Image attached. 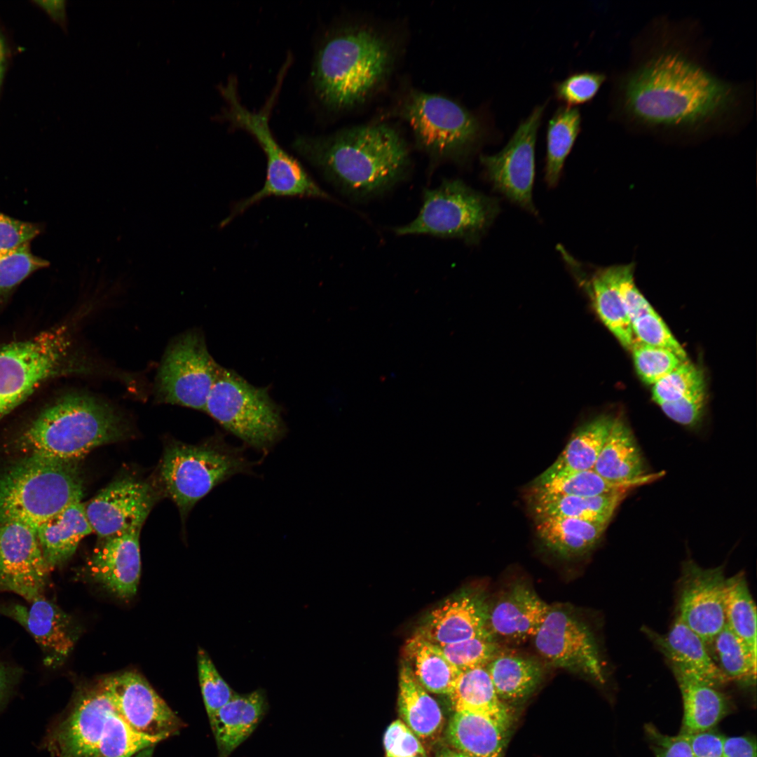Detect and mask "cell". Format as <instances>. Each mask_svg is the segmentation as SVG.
Instances as JSON below:
<instances>
[{
    "label": "cell",
    "instance_id": "obj_1",
    "mask_svg": "<svg viewBox=\"0 0 757 757\" xmlns=\"http://www.w3.org/2000/svg\"><path fill=\"white\" fill-rule=\"evenodd\" d=\"M622 111L650 126L696 128L727 115L735 107L734 86L681 53H661L620 83Z\"/></svg>",
    "mask_w": 757,
    "mask_h": 757
},
{
    "label": "cell",
    "instance_id": "obj_2",
    "mask_svg": "<svg viewBox=\"0 0 757 757\" xmlns=\"http://www.w3.org/2000/svg\"><path fill=\"white\" fill-rule=\"evenodd\" d=\"M292 148L348 198L381 196L408 176L411 159L397 130L384 123L343 129L320 137L299 136Z\"/></svg>",
    "mask_w": 757,
    "mask_h": 757
},
{
    "label": "cell",
    "instance_id": "obj_3",
    "mask_svg": "<svg viewBox=\"0 0 757 757\" xmlns=\"http://www.w3.org/2000/svg\"><path fill=\"white\" fill-rule=\"evenodd\" d=\"M394 58L393 44L375 29L366 25L340 29L316 54L312 71L315 95L331 110L357 107L386 81Z\"/></svg>",
    "mask_w": 757,
    "mask_h": 757
},
{
    "label": "cell",
    "instance_id": "obj_4",
    "mask_svg": "<svg viewBox=\"0 0 757 757\" xmlns=\"http://www.w3.org/2000/svg\"><path fill=\"white\" fill-rule=\"evenodd\" d=\"M126 432L123 419L110 405L74 393L45 409L16 443L26 456L78 462L93 449L123 439Z\"/></svg>",
    "mask_w": 757,
    "mask_h": 757
},
{
    "label": "cell",
    "instance_id": "obj_5",
    "mask_svg": "<svg viewBox=\"0 0 757 757\" xmlns=\"http://www.w3.org/2000/svg\"><path fill=\"white\" fill-rule=\"evenodd\" d=\"M83 496L78 462L25 456L0 474V522L17 521L36 529Z\"/></svg>",
    "mask_w": 757,
    "mask_h": 757
},
{
    "label": "cell",
    "instance_id": "obj_6",
    "mask_svg": "<svg viewBox=\"0 0 757 757\" xmlns=\"http://www.w3.org/2000/svg\"><path fill=\"white\" fill-rule=\"evenodd\" d=\"M418 147L433 163L465 161L496 128L487 112L470 111L446 97L411 90L401 106Z\"/></svg>",
    "mask_w": 757,
    "mask_h": 757
},
{
    "label": "cell",
    "instance_id": "obj_7",
    "mask_svg": "<svg viewBox=\"0 0 757 757\" xmlns=\"http://www.w3.org/2000/svg\"><path fill=\"white\" fill-rule=\"evenodd\" d=\"M236 86L235 79H230L225 86H220L221 94L227 103L224 118L235 127L247 131L259 144L266 157V178L259 191L233 206L231 213L221 222L220 226H226L252 205L271 196L336 201L273 137L269 127L268 114L275 95L261 110L251 111L240 103Z\"/></svg>",
    "mask_w": 757,
    "mask_h": 757
},
{
    "label": "cell",
    "instance_id": "obj_8",
    "mask_svg": "<svg viewBox=\"0 0 757 757\" xmlns=\"http://www.w3.org/2000/svg\"><path fill=\"white\" fill-rule=\"evenodd\" d=\"M498 201L458 179L425 189L417 216L393 228L397 236L426 235L477 244L499 212Z\"/></svg>",
    "mask_w": 757,
    "mask_h": 757
},
{
    "label": "cell",
    "instance_id": "obj_9",
    "mask_svg": "<svg viewBox=\"0 0 757 757\" xmlns=\"http://www.w3.org/2000/svg\"><path fill=\"white\" fill-rule=\"evenodd\" d=\"M252 465L240 449L217 438L200 445L172 444L163 454L161 473L168 495L186 516L216 486L248 472Z\"/></svg>",
    "mask_w": 757,
    "mask_h": 757
},
{
    "label": "cell",
    "instance_id": "obj_10",
    "mask_svg": "<svg viewBox=\"0 0 757 757\" xmlns=\"http://www.w3.org/2000/svg\"><path fill=\"white\" fill-rule=\"evenodd\" d=\"M205 411L251 446L266 449L284 435L280 411L267 388L250 384L233 370L219 367Z\"/></svg>",
    "mask_w": 757,
    "mask_h": 757
},
{
    "label": "cell",
    "instance_id": "obj_11",
    "mask_svg": "<svg viewBox=\"0 0 757 757\" xmlns=\"http://www.w3.org/2000/svg\"><path fill=\"white\" fill-rule=\"evenodd\" d=\"M65 327L0 347V419L47 380L70 370Z\"/></svg>",
    "mask_w": 757,
    "mask_h": 757
},
{
    "label": "cell",
    "instance_id": "obj_12",
    "mask_svg": "<svg viewBox=\"0 0 757 757\" xmlns=\"http://www.w3.org/2000/svg\"><path fill=\"white\" fill-rule=\"evenodd\" d=\"M219 367L200 332L184 333L163 357L157 375V397L166 403L205 411Z\"/></svg>",
    "mask_w": 757,
    "mask_h": 757
},
{
    "label": "cell",
    "instance_id": "obj_13",
    "mask_svg": "<svg viewBox=\"0 0 757 757\" xmlns=\"http://www.w3.org/2000/svg\"><path fill=\"white\" fill-rule=\"evenodd\" d=\"M533 639L536 650L550 664L605 682L604 666L593 632L568 606H550Z\"/></svg>",
    "mask_w": 757,
    "mask_h": 757
},
{
    "label": "cell",
    "instance_id": "obj_14",
    "mask_svg": "<svg viewBox=\"0 0 757 757\" xmlns=\"http://www.w3.org/2000/svg\"><path fill=\"white\" fill-rule=\"evenodd\" d=\"M547 101L533 107L517 125L499 152L481 155L486 177L493 188L510 201L536 214L533 201L535 152L538 132Z\"/></svg>",
    "mask_w": 757,
    "mask_h": 757
},
{
    "label": "cell",
    "instance_id": "obj_15",
    "mask_svg": "<svg viewBox=\"0 0 757 757\" xmlns=\"http://www.w3.org/2000/svg\"><path fill=\"white\" fill-rule=\"evenodd\" d=\"M114 711L101 682L79 688L42 742L50 757H96L106 721Z\"/></svg>",
    "mask_w": 757,
    "mask_h": 757
},
{
    "label": "cell",
    "instance_id": "obj_16",
    "mask_svg": "<svg viewBox=\"0 0 757 757\" xmlns=\"http://www.w3.org/2000/svg\"><path fill=\"white\" fill-rule=\"evenodd\" d=\"M727 579L722 566L704 568L693 560L683 566L677 618L707 646L725 626Z\"/></svg>",
    "mask_w": 757,
    "mask_h": 757
},
{
    "label": "cell",
    "instance_id": "obj_17",
    "mask_svg": "<svg viewBox=\"0 0 757 757\" xmlns=\"http://www.w3.org/2000/svg\"><path fill=\"white\" fill-rule=\"evenodd\" d=\"M50 572L36 529L17 521L0 522V591L28 602L43 596Z\"/></svg>",
    "mask_w": 757,
    "mask_h": 757
},
{
    "label": "cell",
    "instance_id": "obj_18",
    "mask_svg": "<svg viewBox=\"0 0 757 757\" xmlns=\"http://www.w3.org/2000/svg\"><path fill=\"white\" fill-rule=\"evenodd\" d=\"M100 682L115 711L136 731L163 740L182 728L179 718L140 674L125 671Z\"/></svg>",
    "mask_w": 757,
    "mask_h": 757
},
{
    "label": "cell",
    "instance_id": "obj_19",
    "mask_svg": "<svg viewBox=\"0 0 757 757\" xmlns=\"http://www.w3.org/2000/svg\"><path fill=\"white\" fill-rule=\"evenodd\" d=\"M154 503L151 486L131 477L110 483L85 504L93 531L104 539L142 528Z\"/></svg>",
    "mask_w": 757,
    "mask_h": 757
},
{
    "label": "cell",
    "instance_id": "obj_20",
    "mask_svg": "<svg viewBox=\"0 0 757 757\" xmlns=\"http://www.w3.org/2000/svg\"><path fill=\"white\" fill-rule=\"evenodd\" d=\"M29 603V606L0 603V613L25 628L39 646L44 664L56 668L72 651L78 627L69 615L44 596Z\"/></svg>",
    "mask_w": 757,
    "mask_h": 757
},
{
    "label": "cell",
    "instance_id": "obj_21",
    "mask_svg": "<svg viewBox=\"0 0 757 757\" xmlns=\"http://www.w3.org/2000/svg\"><path fill=\"white\" fill-rule=\"evenodd\" d=\"M550 608L527 583L514 582L489 606L486 632L499 644L525 641L536 634Z\"/></svg>",
    "mask_w": 757,
    "mask_h": 757
},
{
    "label": "cell",
    "instance_id": "obj_22",
    "mask_svg": "<svg viewBox=\"0 0 757 757\" xmlns=\"http://www.w3.org/2000/svg\"><path fill=\"white\" fill-rule=\"evenodd\" d=\"M135 528L102 539L88 562L90 578L123 599L133 596L141 574L139 533Z\"/></svg>",
    "mask_w": 757,
    "mask_h": 757
},
{
    "label": "cell",
    "instance_id": "obj_23",
    "mask_svg": "<svg viewBox=\"0 0 757 757\" xmlns=\"http://www.w3.org/2000/svg\"><path fill=\"white\" fill-rule=\"evenodd\" d=\"M489 606L482 593L465 591L433 609L416 634L436 646L489 636L486 629Z\"/></svg>",
    "mask_w": 757,
    "mask_h": 757
},
{
    "label": "cell",
    "instance_id": "obj_24",
    "mask_svg": "<svg viewBox=\"0 0 757 757\" xmlns=\"http://www.w3.org/2000/svg\"><path fill=\"white\" fill-rule=\"evenodd\" d=\"M557 249L568 268L590 295L601 320L618 341L632 349L636 341L632 321L620 294L612 266L589 271L561 245Z\"/></svg>",
    "mask_w": 757,
    "mask_h": 757
},
{
    "label": "cell",
    "instance_id": "obj_25",
    "mask_svg": "<svg viewBox=\"0 0 757 757\" xmlns=\"http://www.w3.org/2000/svg\"><path fill=\"white\" fill-rule=\"evenodd\" d=\"M670 667L694 675L719 688L728 680L720 670L706 643L678 618L663 635L644 629Z\"/></svg>",
    "mask_w": 757,
    "mask_h": 757
},
{
    "label": "cell",
    "instance_id": "obj_26",
    "mask_svg": "<svg viewBox=\"0 0 757 757\" xmlns=\"http://www.w3.org/2000/svg\"><path fill=\"white\" fill-rule=\"evenodd\" d=\"M261 690L236 695L210 720L219 757H227L253 732L264 711Z\"/></svg>",
    "mask_w": 757,
    "mask_h": 757
},
{
    "label": "cell",
    "instance_id": "obj_27",
    "mask_svg": "<svg viewBox=\"0 0 757 757\" xmlns=\"http://www.w3.org/2000/svg\"><path fill=\"white\" fill-rule=\"evenodd\" d=\"M93 532L81 500L40 524L36 534L50 571L69 559L82 539Z\"/></svg>",
    "mask_w": 757,
    "mask_h": 757
},
{
    "label": "cell",
    "instance_id": "obj_28",
    "mask_svg": "<svg viewBox=\"0 0 757 757\" xmlns=\"http://www.w3.org/2000/svg\"><path fill=\"white\" fill-rule=\"evenodd\" d=\"M671 668L683 701L681 731L690 733L714 728L728 712L725 696L708 682L681 669Z\"/></svg>",
    "mask_w": 757,
    "mask_h": 757
},
{
    "label": "cell",
    "instance_id": "obj_29",
    "mask_svg": "<svg viewBox=\"0 0 757 757\" xmlns=\"http://www.w3.org/2000/svg\"><path fill=\"white\" fill-rule=\"evenodd\" d=\"M662 472L646 475L623 483H613L594 469L540 475L532 483L529 494L590 497L613 493H629L632 489L657 480Z\"/></svg>",
    "mask_w": 757,
    "mask_h": 757
},
{
    "label": "cell",
    "instance_id": "obj_30",
    "mask_svg": "<svg viewBox=\"0 0 757 757\" xmlns=\"http://www.w3.org/2000/svg\"><path fill=\"white\" fill-rule=\"evenodd\" d=\"M538 538L550 552L564 559L589 553L600 541L606 526L573 518H534Z\"/></svg>",
    "mask_w": 757,
    "mask_h": 757
},
{
    "label": "cell",
    "instance_id": "obj_31",
    "mask_svg": "<svg viewBox=\"0 0 757 757\" xmlns=\"http://www.w3.org/2000/svg\"><path fill=\"white\" fill-rule=\"evenodd\" d=\"M593 469L613 483L629 482L648 474L633 433L621 418L615 417Z\"/></svg>",
    "mask_w": 757,
    "mask_h": 757
},
{
    "label": "cell",
    "instance_id": "obj_32",
    "mask_svg": "<svg viewBox=\"0 0 757 757\" xmlns=\"http://www.w3.org/2000/svg\"><path fill=\"white\" fill-rule=\"evenodd\" d=\"M508 725L483 714L455 711L447 737L458 751L470 757H500Z\"/></svg>",
    "mask_w": 757,
    "mask_h": 757
},
{
    "label": "cell",
    "instance_id": "obj_33",
    "mask_svg": "<svg viewBox=\"0 0 757 757\" xmlns=\"http://www.w3.org/2000/svg\"><path fill=\"white\" fill-rule=\"evenodd\" d=\"M502 701L516 702L528 697L543 679V664L536 659L501 648L486 667Z\"/></svg>",
    "mask_w": 757,
    "mask_h": 757
},
{
    "label": "cell",
    "instance_id": "obj_34",
    "mask_svg": "<svg viewBox=\"0 0 757 757\" xmlns=\"http://www.w3.org/2000/svg\"><path fill=\"white\" fill-rule=\"evenodd\" d=\"M628 493L590 497L529 494L534 518L557 517L585 520L607 527L614 512Z\"/></svg>",
    "mask_w": 757,
    "mask_h": 757
},
{
    "label": "cell",
    "instance_id": "obj_35",
    "mask_svg": "<svg viewBox=\"0 0 757 757\" xmlns=\"http://www.w3.org/2000/svg\"><path fill=\"white\" fill-rule=\"evenodd\" d=\"M398 709L403 722L421 738L432 736L441 728L443 717L438 704L421 685L406 661L400 669Z\"/></svg>",
    "mask_w": 757,
    "mask_h": 757
},
{
    "label": "cell",
    "instance_id": "obj_36",
    "mask_svg": "<svg viewBox=\"0 0 757 757\" xmlns=\"http://www.w3.org/2000/svg\"><path fill=\"white\" fill-rule=\"evenodd\" d=\"M448 695L455 711L483 714L510 723L507 709L498 696L486 667L460 671Z\"/></svg>",
    "mask_w": 757,
    "mask_h": 757
},
{
    "label": "cell",
    "instance_id": "obj_37",
    "mask_svg": "<svg viewBox=\"0 0 757 757\" xmlns=\"http://www.w3.org/2000/svg\"><path fill=\"white\" fill-rule=\"evenodd\" d=\"M614 419L612 415H600L577 428L559 456L543 474L593 469Z\"/></svg>",
    "mask_w": 757,
    "mask_h": 757
},
{
    "label": "cell",
    "instance_id": "obj_38",
    "mask_svg": "<svg viewBox=\"0 0 757 757\" xmlns=\"http://www.w3.org/2000/svg\"><path fill=\"white\" fill-rule=\"evenodd\" d=\"M404 654L406 662L425 690L436 694L449 693L460 671L437 646L414 634L405 644Z\"/></svg>",
    "mask_w": 757,
    "mask_h": 757
},
{
    "label": "cell",
    "instance_id": "obj_39",
    "mask_svg": "<svg viewBox=\"0 0 757 757\" xmlns=\"http://www.w3.org/2000/svg\"><path fill=\"white\" fill-rule=\"evenodd\" d=\"M579 108L560 105L546 128L545 180L550 188L558 184L565 161L582 129Z\"/></svg>",
    "mask_w": 757,
    "mask_h": 757
},
{
    "label": "cell",
    "instance_id": "obj_40",
    "mask_svg": "<svg viewBox=\"0 0 757 757\" xmlns=\"http://www.w3.org/2000/svg\"><path fill=\"white\" fill-rule=\"evenodd\" d=\"M725 626L757 654L756 608L743 573L727 579Z\"/></svg>",
    "mask_w": 757,
    "mask_h": 757
},
{
    "label": "cell",
    "instance_id": "obj_41",
    "mask_svg": "<svg viewBox=\"0 0 757 757\" xmlns=\"http://www.w3.org/2000/svg\"><path fill=\"white\" fill-rule=\"evenodd\" d=\"M707 646H712L711 657L728 681L755 683L757 654L726 626Z\"/></svg>",
    "mask_w": 757,
    "mask_h": 757
},
{
    "label": "cell",
    "instance_id": "obj_42",
    "mask_svg": "<svg viewBox=\"0 0 757 757\" xmlns=\"http://www.w3.org/2000/svg\"><path fill=\"white\" fill-rule=\"evenodd\" d=\"M162 740L136 731L114 710L106 721L96 757H132Z\"/></svg>",
    "mask_w": 757,
    "mask_h": 757
},
{
    "label": "cell",
    "instance_id": "obj_43",
    "mask_svg": "<svg viewBox=\"0 0 757 757\" xmlns=\"http://www.w3.org/2000/svg\"><path fill=\"white\" fill-rule=\"evenodd\" d=\"M437 646L446 659L460 671L486 667L502 648L489 636H477Z\"/></svg>",
    "mask_w": 757,
    "mask_h": 757
},
{
    "label": "cell",
    "instance_id": "obj_44",
    "mask_svg": "<svg viewBox=\"0 0 757 757\" xmlns=\"http://www.w3.org/2000/svg\"><path fill=\"white\" fill-rule=\"evenodd\" d=\"M48 265L47 261L31 252L28 243L13 249L0 250V299L31 273Z\"/></svg>",
    "mask_w": 757,
    "mask_h": 757
},
{
    "label": "cell",
    "instance_id": "obj_45",
    "mask_svg": "<svg viewBox=\"0 0 757 757\" xmlns=\"http://www.w3.org/2000/svg\"><path fill=\"white\" fill-rule=\"evenodd\" d=\"M606 80L603 72L573 71L554 83V95L562 105L575 107L591 102Z\"/></svg>",
    "mask_w": 757,
    "mask_h": 757
},
{
    "label": "cell",
    "instance_id": "obj_46",
    "mask_svg": "<svg viewBox=\"0 0 757 757\" xmlns=\"http://www.w3.org/2000/svg\"><path fill=\"white\" fill-rule=\"evenodd\" d=\"M197 667L201 693L210 720L235 693L220 675L207 653L202 648L198 649Z\"/></svg>",
    "mask_w": 757,
    "mask_h": 757
},
{
    "label": "cell",
    "instance_id": "obj_47",
    "mask_svg": "<svg viewBox=\"0 0 757 757\" xmlns=\"http://www.w3.org/2000/svg\"><path fill=\"white\" fill-rule=\"evenodd\" d=\"M705 382L702 370L688 360L653 385V400L660 406L675 402Z\"/></svg>",
    "mask_w": 757,
    "mask_h": 757
},
{
    "label": "cell",
    "instance_id": "obj_48",
    "mask_svg": "<svg viewBox=\"0 0 757 757\" xmlns=\"http://www.w3.org/2000/svg\"><path fill=\"white\" fill-rule=\"evenodd\" d=\"M636 369L641 379L653 385L682 362L670 350L644 344L636 340L631 349Z\"/></svg>",
    "mask_w": 757,
    "mask_h": 757
},
{
    "label": "cell",
    "instance_id": "obj_49",
    "mask_svg": "<svg viewBox=\"0 0 757 757\" xmlns=\"http://www.w3.org/2000/svg\"><path fill=\"white\" fill-rule=\"evenodd\" d=\"M632 327L636 341L670 350L683 362L688 360L685 350L655 311L634 319Z\"/></svg>",
    "mask_w": 757,
    "mask_h": 757
},
{
    "label": "cell",
    "instance_id": "obj_50",
    "mask_svg": "<svg viewBox=\"0 0 757 757\" xmlns=\"http://www.w3.org/2000/svg\"><path fill=\"white\" fill-rule=\"evenodd\" d=\"M707 400L706 383L697 386L682 398L660 405L664 414L674 422L693 428L704 415Z\"/></svg>",
    "mask_w": 757,
    "mask_h": 757
},
{
    "label": "cell",
    "instance_id": "obj_51",
    "mask_svg": "<svg viewBox=\"0 0 757 757\" xmlns=\"http://www.w3.org/2000/svg\"><path fill=\"white\" fill-rule=\"evenodd\" d=\"M612 267L620 294L632 322L636 318L654 311L635 284L634 264L630 263L613 265Z\"/></svg>",
    "mask_w": 757,
    "mask_h": 757
},
{
    "label": "cell",
    "instance_id": "obj_52",
    "mask_svg": "<svg viewBox=\"0 0 757 757\" xmlns=\"http://www.w3.org/2000/svg\"><path fill=\"white\" fill-rule=\"evenodd\" d=\"M383 744L387 757L425 756L416 735L400 720L395 721L388 726L384 735Z\"/></svg>",
    "mask_w": 757,
    "mask_h": 757
},
{
    "label": "cell",
    "instance_id": "obj_53",
    "mask_svg": "<svg viewBox=\"0 0 757 757\" xmlns=\"http://www.w3.org/2000/svg\"><path fill=\"white\" fill-rule=\"evenodd\" d=\"M646 732L655 757H694L686 732L681 731L678 735H669L652 724L646 725Z\"/></svg>",
    "mask_w": 757,
    "mask_h": 757
},
{
    "label": "cell",
    "instance_id": "obj_54",
    "mask_svg": "<svg viewBox=\"0 0 757 757\" xmlns=\"http://www.w3.org/2000/svg\"><path fill=\"white\" fill-rule=\"evenodd\" d=\"M41 231L39 225L19 221L0 213V250L27 244Z\"/></svg>",
    "mask_w": 757,
    "mask_h": 757
},
{
    "label": "cell",
    "instance_id": "obj_55",
    "mask_svg": "<svg viewBox=\"0 0 757 757\" xmlns=\"http://www.w3.org/2000/svg\"><path fill=\"white\" fill-rule=\"evenodd\" d=\"M687 734L694 757H723L725 737L714 728Z\"/></svg>",
    "mask_w": 757,
    "mask_h": 757
},
{
    "label": "cell",
    "instance_id": "obj_56",
    "mask_svg": "<svg viewBox=\"0 0 757 757\" xmlns=\"http://www.w3.org/2000/svg\"><path fill=\"white\" fill-rule=\"evenodd\" d=\"M723 757H756V740L749 736L725 737Z\"/></svg>",
    "mask_w": 757,
    "mask_h": 757
},
{
    "label": "cell",
    "instance_id": "obj_57",
    "mask_svg": "<svg viewBox=\"0 0 757 757\" xmlns=\"http://www.w3.org/2000/svg\"><path fill=\"white\" fill-rule=\"evenodd\" d=\"M20 673L0 662V710L5 706L18 681Z\"/></svg>",
    "mask_w": 757,
    "mask_h": 757
},
{
    "label": "cell",
    "instance_id": "obj_58",
    "mask_svg": "<svg viewBox=\"0 0 757 757\" xmlns=\"http://www.w3.org/2000/svg\"><path fill=\"white\" fill-rule=\"evenodd\" d=\"M34 3L46 12L53 21L62 29H67V15L65 1H34Z\"/></svg>",
    "mask_w": 757,
    "mask_h": 757
},
{
    "label": "cell",
    "instance_id": "obj_59",
    "mask_svg": "<svg viewBox=\"0 0 757 757\" xmlns=\"http://www.w3.org/2000/svg\"><path fill=\"white\" fill-rule=\"evenodd\" d=\"M10 50L5 34L0 29V92L10 60Z\"/></svg>",
    "mask_w": 757,
    "mask_h": 757
},
{
    "label": "cell",
    "instance_id": "obj_60",
    "mask_svg": "<svg viewBox=\"0 0 757 757\" xmlns=\"http://www.w3.org/2000/svg\"><path fill=\"white\" fill-rule=\"evenodd\" d=\"M439 757H470V756H469L468 755H465V754H464V753H463L461 752H459L458 751H451V750H446V751H443L439 756Z\"/></svg>",
    "mask_w": 757,
    "mask_h": 757
},
{
    "label": "cell",
    "instance_id": "obj_61",
    "mask_svg": "<svg viewBox=\"0 0 757 757\" xmlns=\"http://www.w3.org/2000/svg\"><path fill=\"white\" fill-rule=\"evenodd\" d=\"M154 746H151V747L146 748V749L139 751L138 753H137L136 754H135L132 757H152L153 751H154Z\"/></svg>",
    "mask_w": 757,
    "mask_h": 757
},
{
    "label": "cell",
    "instance_id": "obj_62",
    "mask_svg": "<svg viewBox=\"0 0 757 757\" xmlns=\"http://www.w3.org/2000/svg\"><path fill=\"white\" fill-rule=\"evenodd\" d=\"M407 757H425V756H423V755H416V756H407Z\"/></svg>",
    "mask_w": 757,
    "mask_h": 757
}]
</instances>
